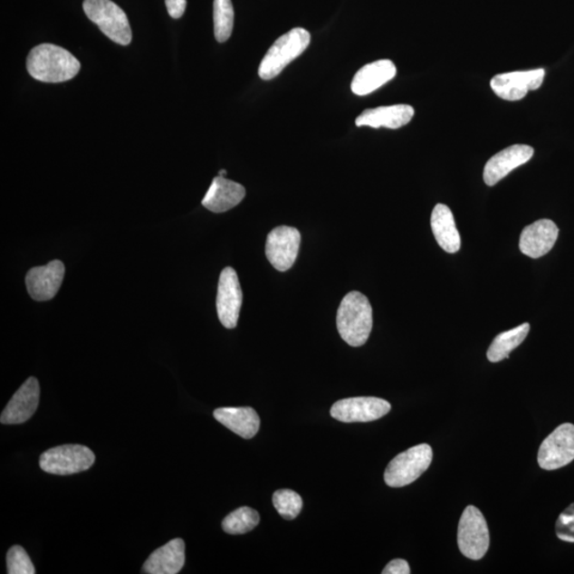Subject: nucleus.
Returning a JSON list of instances; mask_svg holds the SVG:
<instances>
[{"label":"nucleus","instance_id":"1","mask_svg":"<svg viewBox=\"0 0 574 574\" xmlns=\"http://www.w3.org/2000/svg\"><path fill=\"white\" fill-rule=\"evenodd\" d=\"M81 69L78 59L64 48L53 44L35 46L29 53L27 70L41 82L60 83L71 81Z\"/></svg>","mask_w":574,"mask_h":574},{"label":"nucleus","instance_id":"2","mask_svg":"<svg viewBox=\"0 0 574 574\" xmlns=\"http://www.w3.org/2000/svg\"><path fill=\"white\" fill-rule=\"evenodd\" d=\"M372 308L368 298L359 292H350L341 301L337 315L340 338L351 347H361L371 333Z\"/></svg>","mask_w":574,"mask_h":574},{"label":"nucleus","instance_id":"3","mask_svg":"<svg viewBox=\"0 0 574 574\" xmlns=\"http://www.w3.org/2000/svg\"><path fill=\"white\" fill-rule=\"evenodd\" d=\"M311 34L303 28H294L280 36L268 50L259 67V76L263 81H272L281 74L287 65L307 50Z\"/></svg>","mask_w":574,"mask_h":574},{"label":"nucleus","instance_id":"4","mask_svg":"<svg viewBox=\"0 0 574 574\" xmlns=\"http://www.w3.org/2000/svg\"><path fill=\"white\" fill-rule=\"evenodd\" d=\"M84 14L100 27L103 34L120 45H129L132 32L127 14L111 0H84Z\"/></svg>","mask_w":574,"mask_h":574},{"label":"nucleus","instance_id":"5","mask_svg":"<svg viewBox=\"0 0 574 574\" xmlns=\"http://www.w3.org/2000/svg\"><path fill=\"white\" fill-rule=\"evenodd\" d=\"M433 460L431 445L421 444L415 445L388 464L384 480L390 487L410 485L430 467Z\"/></svg>","mask_w":574,"mask_h":574},{"label":"nucleus","instance_id":"6","mask_svg":"<svg viewBox=\"0 0 574 574\" xmlns=\"http://www.w3.org/2000/svg\"><path fill=\"white\" fill-rule=\"evenodd\" d=\"M457 543L464 557L479 560L490 548V531L483 514L478 508L469 505L463 512L457 530Z\"/></svg>","mask_w":574,"mask_h":574},{"label":"nucleus","instance_id":"7","mask_svg":"<svg viewBox=\"0 0 574 574\" xmlns=\"http://www.w3.org/2000/svg\"><path fill=\"white\" fill-rule=\"evenodd\" d=\"M93 451L81 445H64L47 450L40 457L45 473L56 475L75 474L93 466Z\"/></svg>","mask_w":574,"mask_h":574},{"label":"nucleus","instance_id":"8","mask_svg":"<svg viewBox=\"0 0 574 574\" xmlns=\"http://www.w3.org/2000/svg\"><path fill=\"white\" fill-rule=\"evenodd\" d=\"M537 459L545 470H557L570 464L574 460V426H559L542 442Z\"/></svg>","mask_w":574,"mask_h":574},{"label":"nucleus","instance_id":"9","mask_svg":"<svg viewBox=\"0 0 574 574\" xmlns=\"http://www.w3.org/2000/svg\"><path fill=\"white\" fill-rule=\"evenodd\" d=\"M390 403L376 397H356L335 402L331 416L341 423H370L389 413Z\"/></svg>","mask_w":574,"mask_h":574},{"label":"nucleus","instance_id":"10","mask_svg":"<svg viewBox=\"0 0 574 574\" xmlns=\"http://www.w3.org/2000/svg\"><path fill=\"white\" fill-rule=\"evenodd\" d=\"M301 242V232L296 228L289 227V225L274 228L266 240L267 260L277 271H289L296 262Z\"/></svg>","mask_w":574,"mask_h":574},{"label":"nucleus","instance_id":"11","mask_svg":"<svg viewBox=\"0 0 574 574\" xmlns=\"http://www.w3.org/2000/svg\"><path fill=\"white\" fill-rule=\"evenodd\" d=\"M243 303V292L237 273L232 267H225L219 277L216 309L218 319L227 329L237 326Z\"/></svg>","mask_w":574,"mask_h":574},{"label":"nucleus","instance_id":"12","mask_svg":"<svg viewBox=\"0 0 574 574\" xmlns=\"http://www.w3.org/2000/svg\"><path fill=\"white\" fill-rule=\"evenodd\" d=\"M545 76L543 69L504 72L492 79L491 87L500 99L517 101L524 99L529 91L540 89Z\"/></svg>","mask_w":574,"mask_h":574},{"label":"nucleus","instance_id":"13","mask_svg":"<svg viewBox=\"0 0 574 574\" xmlns=\"http://www.w3.org/2000/svg\"><path fill=\"white\" fill-rule=\"evenodd\" d=\"M65 267L59 260L45 266L32 268L27 273L26 285L30 297L35 301H51L63 282Z\"/></svg>","mask_w":574,"mask_h":574},{"label":"nucleus","instance_id":"14","mask_svg":"<svg viewBox=\"0 0 574 574\" xmlns=\"http://www.w3.org/2000/svg\"><path fill=\"white\" fill-rule=\"evenodd\" d=\"M40 403V384L35 378H29L12 397L2 413L3 425H20L33 416Z\"/></svg>","mask_w":574,"mask_h":574},{"label":"nucleus","instance_id":"15","mask_svg":"<svg viewBox=\"0 0 574 574\" xmlns=\"http://www.w3.org/2000/svg\"><path fill=\"white\" fill-rule=\"evenodd\" d=\"M533 155L534 149L528 145H512L498 152L485 165L483 178L486 185L496 186L512 170L529 162Z\"/></svg>","mask_w":574,"mask_h":574},{"label":"nucleus","instance_id":"16","mask_svg":"<svg viewBox=\"0 0 574 574\" xmlns=\"http://www.w3.org/2000/svg\"><path fill=\"white\" fill-rule=\"evenodd\" d=\"M558 237V225L550 219H540L523 229L519 248L530 258L539 259L554 247Z\"/></svg>","mask_w":574,"mask_h":574},{"label":"nucleus","instance_id":"17","mask_svg":"<svg viewBox=\"0 0 574 574\" xmlns=\"http://www.w3.org/2000/svg\"><path fill=\"white\" fill-rule=\"evenodd\" d=\"M246 189L240 183L217 176L203 199V206L213 213H225L240 205Z\"/></svg>","mask_w":574,"mask_h":574},{"label":"nucleus","instance_id":"18","mask_svg":"<svg viewBox=\"0 0 574 574\" xmlns=\"http://www.w3.org/2000/svg\"><path fill=\"white\" fill-rule=\"evenodd\" d=\"M396 74L397 69L393 61L378 60L366 64L353 77L351 91L358 96L368 95L392 81Z\"/></svg>","mask_w":574,"mask_h":574},{"label":"nucleus","instance_id":"19","mask_svg":"<svg viewBox=\"0 0 574 574\" xmlns=\"http://www.w3.org/2000/svg\"><path fill=\"white\" fill-rule=\"evenodd\" d=\"M186 563V543L181 539L170 541L150 555L143 566L149 574H177Z\"/></svg>","mask_w":574,"mask_h":574},{"label":"nucleus","instance_id":"20","mask_svg":"<svg viewBox=\"0 0 574 574\" xmlns=\"http://www.w3.org/2000/svg\"><path fill=\"white\" fill-rule=\"evenodd\" d=\"M414 114V108L408 105L368 109L361 115H359L356 125L358 127L368 126L375 128V129L381 127L389 128V129H399V128L410 123Z\"/></svg>","mask_w":574,"mask_h":574},{"label":"nucleus","instance_id":"21","mask_svg":"<svg viewBox=\"0 0 574 574\" xmlns=\"http://www.w3.org/2000/svg\"><path fill=\"white\" fill-rule=\"evenodd\" d=\"M214 417L238 436L250 439L260 429V417L252 407H221L214 411Z\"/></svg>","mask_w":574,"mask_h":574},{"label":"nucleus","instance_id":"22","mask_svg":"<svg viewBox=\"0 0 574 574\" xmlns=\"http://www.w3.org/2000/svg\"><path fill=\"white\" fill-rule=\"evenodd\" d=\"M431 228L439 247L445 253L455 254L461 249V236L456 228L454 214L449 207L438 204L433 209Z\"/></svg>","mask_w":574,"mask_h":574},{"label":"nucleus","instance_id":"23","mask_svg":"<svg viewBox=\"0 0 574 574\" xmlns=\"http://www.w3.org/2000/svg\"><path fill=\"white\" fill-rule=\"evenodd\" d=\"M530 332V325L528 322L522 323L514 329L509 330L498 335L493 340L492 345L488 348L487 359L492 363L503 361L509 358L510 353L515 350L518 346L523 343Z\"/></svg>","mask_w":574,"mask_h":574},{"label":"nucleus","instance_id":"24","mask_svg":"<svg viewBox=\"0 0 574 574\" xmlns=\"http://www.w3.org/2000/svg\"><path fill=\"white\" fill-rule=\"evenodd\" d=\"M214 33L219 43L227 42L234 25V9L231 0H214Z\"/></svg>","mask_w":574,"mask_h":574},{"label":"nucleus","instance_id":"25","mask_svg":"<svg viewBox=\"0 0 574 574\" xmlns=\"http://www.w3.org/2000/svg\"><path fill=\"white\" fill-rule=\"evenodd\" d=\"M259 522V512L247 508V506H243L224 519L223 529L227 534L241 535L253 531Z\"/></svg>","mask_w":574,"mask_h":574},{"label":"nucleus","instance_id":"26","mask_svg":"<svg viewBox=\"0 0 574 574\" xmlns=\"http://www.w3.org/2000/svg\"><path fill=\"white\" fill-rule=\"evenodd\" d=\"M273 503L281 517L292 521L302 510L303 502L299 494L291 490H280L273 493Z\"/></svg>","mask_w":574,"mask_h":574},{"label":"nucleus","instance_id":"27","mask_svg":"<svg viewBox=\"0 0 574 574\" xmlns=\"http://www.w3.org/2000/svg\"><path fill=\"white\" fill-rule=\"evenodd\" d=\"M7 572L9 574H34L35 568L28 553L21 546H14L7 554Z\"/></svg>","mask_w":574,"mask_h":574},{"label":"nucleus","instance_id":"28","mask_svg":"<svg viewBox=\"0 0 574 574\" xmlns=\"http://www.w3.org/2000/svg\"><path fill=\"white\" fill-rule=\"evenodd\" d=\"M555 532L560 541L574 542V503L560 515L555 524Z\"/></svg>","mask_w":574,"mask_h":574},{"label":"nucleus","instance_id":"29","mask_svg":"<svg viewBox=\"0 0 574 574\" xmlns=\"http://www.w3.org/2000/svg\"><path fill=\"white\" fill-rule=\"evenodd\" d=\"M383 574H410V565L407 564V561L405 560H394L387 564L384 570Z\"/></svg>","mask_w":574,"mask_h":574},{"label":"nucleus","instance_id":"30","mask_svg":"<svg viewBox=\"0 0 574 574\" xmlns=\"http://www.w3.org/2000/svg\"><path fill=\"white\" fill-rule=\"evenodd\" d=\"M167 8L170 17L178 20L183 14H185L187 9V0H165Z\"/></svg>","mask_w":574,"mask_h":574},{"label":"nucleus","instance_id":"31","mask_svg":"<svg viewBox=\"0 0 574 574\" xmlns=\"http://www.w3.org/2000/svg\"><path fill=\"white\" fill-rule=\"evenodd\" d=\"M225 175H227V170L225 169H222L221 172H219L218 176H222L224 177Z\"/></svg>","mask_w":574,"mask_h":574}]
</instances>
